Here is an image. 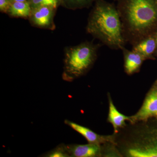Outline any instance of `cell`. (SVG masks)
Masks as SVG:
<instances>
[{
  "label": "cell",
  "mask_w": 157,
  "mask_h": 157,
  "mask_svg": "<svg viewBox=\"0 0 157 157\" xmlns=\"http://www.w3.org/2000/svg\"><path fill=\"white\" fill-rule=\"evenodd\" d=\"M157 113V90L152 91L147 97L143 105L132 121H144Z\"/></svg>",
  "instance_id": "cell-5"
},
{
  "label": "cell",
  "mask_w": 157,
  "mask_h": 157,
  "mask_svg": "<svg viewBox=\"0 0 157 157\" xmlns=\"http://www.w3.org/2000/svg\"><path fill=\"white\" fill-rule=\"evenodd\" d=\"M10 0H0V10L2 12L7 13L11 6Z\"/></svg>",
  "instance_id": "cell-16"
},
{
  "label": "cell",
  "mask_w": 157,
  "mask_h": 157,
  "mask_svg": "<svg viewBox=\"0 0 157 157\" xmlns=\"http://www.w3.org/2000/svg\"><path fill=\"white\" fill-rule=\"evenodd\" d=\"M54 8L42 6L32 8L31 20L35 25L42 28L50 26L52 23Z\"/></svg>",
  "instance_id": "cell-4"
},
{
  "label": "cell",
  "mask_w": 157,
  "mask_h": 157,
  "mask_svg": "<svg viewBox=\"0 0 157 157\" xmlns=\"http://www.w3.org/2000/svg\"><path fill=\"white\" fill-rule=\"evenodd\" d=\"M87 32L108 47L123 49L125 39L117 9L104 0H98L90 14Z\"/></svg>",
  "instance_id": "cell-2"
},
{
  "label": "cell",
  "mask_w": 157,
  "mask_h": 157,
  "mask_svg": "<svg viewBox=\"0 0 157 157\" xmlns=\"http://www.w3.org/2000/svg\"><path fill=\"white\" fill-rule=\"evenodd\" d=\"M155 40H156V42L157 45V39H155Z\"/></svg>",
  "instance_id": "cell-19"
},
{
  "label": "cell",
  "mask_w": 157,
  "mask_h": 157,
  "mask_svg": "<svg viewBox=\"0 0 157 157\" xmlns=\"http://www.w3.org/2000/svg\"><path fill=\"white\" fill-rule=\"evenodd\" d=\"M32 11L29 2L26 1L11 2L8 13L13 17L27 18L30 17Z\"/></svg>",
  "instance_id": "cell-10"
},
{
  "label": "cell",
  "mask_w": 157,
  "mask_h": 157,
  "mask_svg": "<svg viewBox=\"0 0 157 157\" xmlns=\"http://www.w3.org/2000/svg\"><path fill=\"white\" fill-rule=\"evenodd\" d=\"M64 123L76 132L82 135L89 143L100 144L107 141V139L109 138H107V137L98 135L88 128L70 121L66 120Z\"/></svg>",
  "instance_id": "cell-7"
},
{
  "label": "cell",
  "mask_w": 157,
  "mask_h": 157,
  "mask_svg": "<svg viewBox=\"0 0 157 157\" xmlns=\"http://www.w3.org/2000/svg\"><path fill=\"white\" fill-rule=\"evenodd\" d=\"M108 119L110 123L113 126L115 132H117L118 129L124 125L125 121L129 120L130 118L119 112L113 103L111 99H109Z\"/></svg>",
  "instance_id": "cell-12"
},
{
  "label": "cell",
  "mask_w": 157,
  "mask_h": 157,
  "mask_svg": "<svg viewBox=\"0 0 157 157\" xmlns=\"http://www.w3.org/2000/svg\"><path fill=\"white\" fill-rule=\"evenodd\" d=\"M94 0H67L70 6L76 8L85 7L92 2Z\"/></svg>",
  "instance_id": "cell-15"
},
{
  "label": "cell",
  "mask_w": 157,
  "mask_h": 157,
  "mask_svg": "<svg viewBox=\"0 0 157 157\" xmlns=\"http://www.w3.org/2000/svg\"><path fill=\"white\" fill-rule=\"evenodd\" d=\"M32 8L42 6H48L56 9L58 0H30Z\"/></svg>",
  "instance_id": "cell-14"
},
{
  "label": "cell",
  "mask_w": 157,
  "mask_h": 157,
  "mask_svg": "<svg viewBox=\"0 0 157 157\" xmlns=\"http://www.w3.org/2000/svg\"><path fill=\"white\" fill-rule=\"evenodd\" d=\"M123 50L125 69L128 74H132L138 70L145 59L135 51H130L124 48Z\"/></svg>",
  "instance_id": "cell-8"
},
{
  "label": "cell",
  "mask_w": 157,
  "mask_h": 157,
  "mask_svg": "<svg viewBox=\"0 0 157 157\" xmlns=\"http://www.w3.org/2000/svg\"><path fill=\"white\" fill-rule=\"evenodd\" d=\"M70 157H94L101 155L100 144L89 143L88 144L66 145Z\"/></svg>",
  "instance_id": "cell-6"
},
{
  "label": "cell",
  "mask_w": 157,
  "mask_h": 157,
  "mask_svg": "<svg viewBox=\"0 0 157 157\" xmlns=\"http://www.w3.org/2000/svg\"><path fill=\"white\" fill-rule=\"evenodd\" d=\"M156 115H157V114H156Z\"/></svg>",
  "instance_id": "cell-20"
},
{
  "label": "cell",
  "mask_w": 157,
  "mask_h": 157,
  "mask_svg": "<svg viewBox=\"0 0 157 157\" xmlns=\"http://www.w3.org/2000/svg\"><path fill=\"white\" fill-rule=\"evenodd\" d=\"M123 35L135 44L157 31V0H118Z\"/></svg>",
  "instance_id": "cell-1"
},
{
  "label": "cell",
  "mask_w": 157,
  "mask_h": 157,
  "mask_svg": "<svg viewBox=\"0 0 157 157\" xmlns=\"http://www.w3.org/2000/svg\"><path fill=\"white\" fill-rule=\"evenodd\" d=\"M157 47L154 36L147 37L135 45L133 50L137 52L145 59L148 58L154 53Z\"/></svg>",
  "instance_id": "cell-9"
},
{
  "label": "cell",
  "mask_w": 157,
  "mask_h": 157,
  "mask_svg": "<svg viewBox=\"0 0 157 157\" xmlns=\"http://www.w3.org/2000/svg\"><path fill=\"white\" fill-rule=\"evenodd\" d=\"M48 157H69V154L67 151L66 145L61 144L48 152L44 156Z\"/></svg>",
  "instance_id": "cell-13"
},
{
  "label": "cell",
  "mask_w": 157,
  "mask_h": 157,
  "mask_svg": "<svg viewBox=\"0 0 157 157\" xmlns=\"http://www.w3.org/2000/svg\"><path fill=\"white\" fill-rule=\"evenodd\" d=\"M128 155L134 157H157V143L135 146L128 150Z\"/></svg>",
  "instance_id": "cell-11"
},
{
  "label": "cell",
  "mask_w": 157,
  "mask_h": 157,
  "mask_svg": "<svg viewBox=\"0 0 157 157\" xmlns=\"http://www.w3.org/2000/svg\"><path fill=\"white\" fill-rule=\"evenodd\" d=\"M27 1V0H10L11 2H24V1Z\"/></svg>",
  "instance_id": "cell-17"
},
{
  "label": "cell",
  "mask_w": 157,
  "mask_h": 157,
  "mask_svg": "<svg viewBox=\"0 0 157 157\" xmlns=\"http://www.w3.org/2000/svg\"><path fill=\"white\" fill-rule=\"evenodd\" d=\"M97 46L84 42L65 52L63 78L71 82L82 76L91 67L97 56Z\"/></svg>",
  "instance_id": "cell-3"
},
{
  "label": "cell",
  "mask_w": 157,
  "mask_h": 157,
  "mask_svg": "<svg viewBox=\"0 0 157 157\" xmlns=\"http://www.w3.org/2000/svg\"><path fill=\"white\" fill-rule=\"evenodd\" d=\"M154 36L155 39H157V31L156 32V33H155V34Z\"/></svg>",
  "instance_id": "cell-18"
}]
</instances>
